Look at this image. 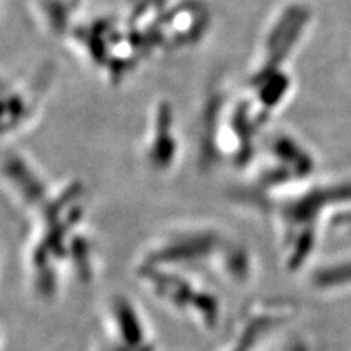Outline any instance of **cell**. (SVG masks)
I'll use <instances>...</instances> for the list:
<instances>
[{
	"mask_svg": "<svg viewBox=\"0 0 351 351\" xmlns=\"http://www.w3.org/2000/svg\"><path fill=\"white\" fill-rule=\"evenodd\" d=\"M307 277L312 290L319 294L351 293V250L315 263Z\"/></svg>",
	"mask_w": 351,
	"mask_h": 351,
	"instance_id": "cell-9",
	"label": "cell"
},
{
	"mask_svg": "<svg viewBox=\"0 0 351 351\" xmlns=\"http://www.w3.org/2000/svg\"><path fill=\"white\" fill-rule=\"evenodd\" d=\"M294 309L282 300H259L239 316L227 341L218 351H263L269 339L293 319Z\"/></svg>",
	"mask_w": 351,
	"mask_h": 351,
	"instance_id": "cell-7",
	"label": "cell"
},
{
	"mask_svg": "<svg viewBox=\"0 0 351 351\" xmlns=\"http://www.w3.org/2000/svg\"><path fill=\"white\" fill-rule=\"evenodd\" d=\"M88 351H157V337L138 302L117 293L101 309Z\"/></svg>",
	"mask_w": 351,
	"mask_h": 351,
	"instance_id": "cell-5",
	"label": "cell"
},
{
	"mask_svg": "<svg viewBox=\"0 0 351 351\" xmlns=\"http://www.w3.org/2000/svg\"><path fill=\"white\" fill-rule=\"evenodd\" d=\"M134 269H152L226 294L243 290L258 276L246 241L210 219L176 221L151 236L136 254Z\"/></svg>",
	"mask_w": 351,
	"mask_h": 351,
	"instance_id": "cell-2",
	"label": "cell"
},
{
	"mask_svg": "<svg viewBox=\"0 0 351 351\" xmlns=\"http://www.w3.org/2000/svg\"><path fill=\"white\" fill-rule=\"evenodd\" d=\"M141 162L152 176L166 178L182 162L183 142L174 107L166 98L151 107L139 145Z\"/></svg>",
	"mask_w": 351,
	"mask_h": 351,
	"instance_id": "cell-6",
	"label": "cell"
},
{
	"mask_svg": "<svg viewBox=\"0 0 351 351\" xmlns=\"http://www.w3.org/2000/svg\"><path fill=\"white\" fill-rule=\"evenodd\" d=\"M91 192L81 178L51 182L28 208L22 271L38 302L53 303L68 282L93 284L100 271L90 228Z\"/></svg>",
	"mask_w": 351,
	"mask_h": 351,
	"instance_id": "cell-1",
	"label": "cell"
},
{
	"mask_svg": "<svg viewBox=\"0 0 351 351\" xmlns=\"http://www.w3.org/2000/svg\"><path fill=\"white\" fill-rule=\"evenodd\" d=\"M241 174L243 179L236 192L237 201L256 210L268 197L315 179L317 157L293 132L269 130Z\"/></svg>",
	"mask_w": 351,
	"mask_h": 351,
	"instance_id": "cell-4",
	"label": "cell"
},
{
	"mask_svg": "<svg viewBox=\"0 0 351 351\" xmlns=\"http://www.w3.org/2000/svg\"><path fill=\"white\" fill-rule=\"evenodd\" d=\"M350 205L351 180L316 176L268 197L255 211L271 224L282 268L302 274L315 265L317 247L332 218Z\"/></svg>",
	"mask_w": 351,
	"mask_h": 351,
	"instance_id": "cell-3",
	"label": "cell"
},
{
	"mask_svg": "<svg viewBox=\"0 0 351 351\" xmlns=\"http://www.w3.org/2000/svg\"><path fill=\"white\" fill-rule=\"evenodd\" d=\"M50 80L44 75L24 76L3 82V141L9 142L29 130L41 113Z\"/></svg>",
	"mask_w": 351,
	"mask_h": 351,
	"instance_id": "cell-8",
	"label": "cell"
}]
</instances>
